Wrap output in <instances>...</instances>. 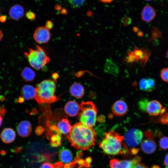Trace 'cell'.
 Listing matches in <instances>:
<instances>
[{
  "instance_id": "19",
  "label": "cell",
  "mask_w": 168,
  "mask_h": 168,
  "mask_svg": "<svg viewBox=\"0 0 168 168\" xmlns=\"http://www.w3.org/2000/svg\"><path fill=\"white\" fill-rule=\"evenodd\" d=\"M58 156L61 162L65 164L70 163L73 159V156L71 151L65 148H63L60 151Z\"/></svg>"
},
{
  "instance_id": "25",
  "label": "cell",
  "mask_w": 168,
  "mask_h": 168,
  "mask_svg": "<svg viewBox=\"0 0 168 168\" xmlns=\"http://www.w3.org/2000/svg\"><path fill=\"white\" fill-rule=\"evenodd\" d=\"M160 147L162 150L168 149V137H163L160 138L159 141Z\"/></svg>"
},
{
  "instance_id": "51",
  "label": "cell",
  "mask_w": 168,
  "mask_h": 168,
  "mask_svg": "<svg viewBox=\"0 0 168 168\" xmlns=\"http://www.w3.org/2000/svg\"><path fill=\"white\" fill-rule=\"evenodd\" d=\"M145 1H151L152 0H145Z\"/></svg>"
},
{
  "instance_id": "15",
  "label": "cell",
  "mask_w": 168,
  "mask_h": 168,
  "mask_svg": "<svg viewBox=\"0 0 168 168\" xmlns=\"http://www.w3.org/2000/svg\"><path fill=\"white\" fill-rule=\"evenodd\" d=\"M0 137L2 141L6 143H10L13 142L16 137L14 130L11 128H5L1 132Z\"/></svg>"
},
{
  "instance_id": "16",
  "label": "cell",
  "mask_w": 168,
  "mask_h": 168,
  "mask_svg": "<svg viewBox=\"0 0 168 168\" xmlns=\"http://www.w3.org/2000/svg\"><path fill=\"white\" fill-rule=\"evenodd\" d=\"M156 14L155 10L152 6L147 5L144 7L142 10L141 18L144 21L149 22L155 18Z\"/></svg>"
},
{
  "instance_id": "27",
  "label": "cell",
  "mask_w": 168,
  "mask_h": 168,
  "mask_svg": "<svg viewBox=\"0 0 168 168\" xmlns=\"http://www.w3.org/2000/svg\"><path fill=\"white\" fill-rule=\"evenodd\" d=\"M160 76L163 81L168 83V68H163L161 70Z\"/></svg>"
},
{
  "instance_id": "22",
  "label": "cell",
  "mask_w": 168,
  "mask_h": 168,
  "mask_svg": "<svg viewBox=\"0 0 168 168\" xmlns=\"http://www.w3.org/2000/svg\"><path fill=\"white\" fill-rule=\"evenodd\" d=\"M105 72L113 75H116L118 72V68L111 59H107L104 66Z\"/></svg>"
},
{
  "instance_id": "50",
  "label": "cell",
  "mask_w": 168,
  "mask_h": 168,
  "mask_svg": "<svg viewBox=\"0 0 168 168\" xmlns=\"http://www.w3.org/2000/svg\"><path fill=\"white\" fill-rule=\"evenodd\" d=\"M166 58L168 59V49L167 50L166 54Z\"/></svg>"
},
{
  "instance_id": "11",
  "label": "cell",
  "mask_w": 168,
  "mask_h": 168,
  "mask_svg": "<svg viewBox=\"0 0 168 168\" xmlns=\"http://www.w3.org/2000/svg\"><path fill=\"white\" fill-rule=\"evenodd\" d=\"M128 110V106L124 100H119L113 105L112 110L113 113L117 116H122L125 114Z\"/></svg>"
},
{
  "instance_id": "23",
  "label": "cell",
  "mask_w": 168,
  "mask_h": 168,
  "mask_svg": "<svg viewBox=\"0 0 168 168\" xmlns=\"http://www.w3.org/2000/svg\"><path fill=\"white\" fill-rule=\"evenodd\" d=\"M61 133L58 131L57 134L52 136L51 138L50 145L54 147H57L60 145L61 143Z\"/></svg>"
},
{
  "instance_id": "21",
  "label": "cell",
  "mask_w": 168,
  "mask_h": 168,
  "mask_svg": "<svg viewBox=\"0 0 168 168\" xmlns=\"http://www.w3.org/2000/svg\"><path fill=\"white\" fill-rule=\"evenodd\" d=\"M22 78L27 82L33 81L35 77V72L29 67H26L22 70L21 72Z\"/></svg>"
},
{
  "instance_id": "3",
  "label": "cell",
  "mask_w": 168,
  "mask_h": 168,
  "mask_svg": "<svg viewBox=\"0 0 168 168\" xmlns=\"http://www.w3.org/2000/svg\"><path fill=\"white\" fill-rule=\"evenodd\" d=\"M56 86L54 81L44 80L36 85L34 98L40 104L54 102L58 100L55 92Z\"/></svg>"
},
{
  "instance_id": "35",
  "label": "cell",
  "mask_w": 168,
  "mask_h": 168,
  "mask_svg": "<svg viewBox=\"0 0 168 168\" xmlns=\"http://www.w3.org/2000/svg\"><path fill=\"white\" fill-rule=\"evenodd\" d=\"M40 168H55L54 165L48 163H44Z\"/></svg>"
},
{
  "instance_id": "33",
  "label": "cell",
  "mask_w": 168,
  "mask_h": 168,
  "mask_svg": "<svg viewBox=\"0 0 168 168\" xmlns=\"http://www.w3.org/2000/svg\"><path fill=\"white\" fill-rule=\"evenodd\" d=\"M144 135L145 136L148 138L153 139L154 138V136L152 132L150 130H147L146 131Z\"/></svg>"
},
{
  "instance_id": "8",
  "label": "cell",
  "mask_w": 168,
  "mask_h": 168,
  "mask_svg": "<svg viewBox=\"0 0 168 168\" xmlns=\"http://www.w3.org/2000/svg\"><path fill=\"white\" fill-rule=\"evenodd\" d=\"M33 37L37 43L43 44L47 43L49 41L51 34L49 30L45 26H40L35 30Z\"/></svg>"
},
{
  "instance_id": "32",
  "label": "cell",
  "mask_w": 168,
  "mask_h": 168,
  "mask_svg": "<svg viewBox=\"0 0 168 168\" xmlns=\"http://www.w3.org/2000/svg\"><path fill=\"white\" fill-rule=\"evenodd\" d=\"M152 35L154 38H160L161 37V32L156 28H153Z\"/></svg>"
},
{
  "instance_id": "26",
  "label": "cell",
  "mask_w": 168,
  "mask_h": 168,
  "mask_svg": "<svg viewBox=\"0 0 168 168\" xmlns=\"http://www.w3.org/2000/svg\"><path fill=\"white\" fill-rule=\"evenodd\" d=\"M139 86L141 90L150 92L147 84V79L145 78L141 79L139 82Z\"/></svg>"
},
{
  "instance_id": "10",
  "label": "cell",
  "mask_w": 168,
  "mask_h": 168,
  "mask_svg": "<svg viewBox=\"0 0 168 168\" xmlns=\"http://www.w3.org/2000/svg\"><path fill=\"white\" fill-rule=\"evenodd\" d=\"M32 126L31 123L27 120H23L20 122L17 127V131L18 135L22 137L28 136L31 133Z\"/></svg>"
},
{
  "instance_id": "18",
  "label": "cell",
  "mask_w": 168,
  "mask_h": 168,
  "mask_svg": "<svg viewBox=\"0 0 168 168\" xmlns=\"http://www.w3.org/2000/svg\"><path fill=\"white\" fill-rule=\"evenodd\" d=\"M70 92L73 96L77 99H81L84 94V88L81 84L74 83L70 87Z\"/></svg>"
},
{
  "instance_id": "34",
  "label": "cell",
  "mask_w": 168,
  "mask_h": 168,
  "mask_svg": "<svg viewBox=\"0 0 168 168\" xmlns=\"http://www.w3.org/2000/svg\"><path fill=\"white\" fill-rule=\"evenodd\" d=\"M53 26V22L50 20H48L45 23V27L49 30L52 29Z\"/></svg>"
},
{
  "instance_id": "31",
  "label": "cell",
  "mask_w": 168,
  "mask_h": 168,
  "mask_svg": "<svg viewBox=\"0 0 168 168\" xmlns=\"http://www.w3.org/2000/svg\"><path fill=\"white\" fill-rule=\"evenodd\" d=\"M25 16L26 18L30 21H34L36 19V16L35 13L33 12L29 11L26 13Z\"/></svg>"
},
{
  "instance_id": "43",
  "label": "cell",
  "mask_w": 168,
  "mask_h": 168,
  "mask_svg": "<svg viewBox=\"0 0 168 168\" xmlns=\"http://www.w3.org/2000/svg\"><path fill=\"white\" fill-rule=\"evenodd\" d=\"M103 3H110L113 1L114 0H99Z\"/></svg>"
},
{
  "instance_id": "41",
  "label": "cell",
  "mask_w": 168,
  "mask_h": 168,
  "mask_svg": "<svg viewBox=\"0 0 168 168\" xmlns=\"http://www.w3.org/2000/svg\"><path fill=\"white\" fill-rule=\"evenodd\" d=\"M7 16L5 15H2L0 16V21L2 22H5L7 19Z\"/></svg>"
},
{
  "instance_id": "24",
  "label": "cell",
  "mask_w": 168,
  "mask_h": 168,
  "mask_svg": "<svg viewBox=\"0 0 168 168\" xmlns=\"http://www.w3.org/2000/svg\"><path fill=\"white\" fill-rule=\"evenodd\" d=\"M68 1L72 7L77 8L82 6L86 0H68Z\"/></svg>"
},
{
  "instance_id": "29",
  "label": "cell",
  "mask_w": 168,
  "mask_h": 168,
  "mask_svg": "<svg viewBox=\"0 0 168 168\" xmlns=\"http://www.w3.org/2000/svg\"><path fill=\"white\" fill-rule=\"evenodd\" d=\"M147 82L150 92L153 91L156 87L155 82L154 79L149 78L147 79Z\"/></svg>"
},
{
  "instance_id": "36",
  "label": "cell",
  "mask_w": 168,
  "mask_h": 168,
  "mask_svg": "<svg viewBox=\"0 0 168 168\" xmlns=\"http://www.w3.org/2000/svg\"><path fill=\"white\" fill-rule=\"evenodd\" d=\"M43 129L40 126L37 127L35 130V133L38 135H39L42 133L43 132Z\"/></svg>"
},
{
  "instance_id": "20",
  "label": "cell",
  "mask_w": 168,
  "mask_h": 168,
  "mask_svg": "<svg viewBox=\"0 0 168 168\" xmlns=\"http://www.w3.org/2000/svg\"><path fill=\"white\" fill-rule=\"evenodd\" d=\"M56 127L58 131L64 134H68L72 128L69 120L67 119H62L58 122Z\"/></svg>"
},
{
  "instance_id": "7",
  "label": "cell",
  "mask_w": 168,
  "mask_h": 168,
  "mask_svg": "<svg viewBox=\"0 0 168 168\" xmlns=\"http://www.w3.org/2000/svg\"><path fill=\"white\" fill-rule=\"evenodd\" d=\"M140 156H136L131 160H119L114 159L110 161V168H133L137 164L140 162Z\"/></svg>"
},
{
  "instance_id": "28",
  "label": "cell",
  "mask_w": 168,
  "mask_h": 168,
  "mask_svg": "<svg viewBox=\"0 0 168 168\" xmlns=\"http://www.w3.org/2000/svg\"><path fill=\"white\" fill-rule=\"evenodd\" d=\"M149 102L147 99H143L139 101L138 105L139 109L142 111L146 112V108Z\"/></svg>"
},
{
  "instance_id": "17",
  "label": "cell",
  "mask_w": 168,
  "mask_h": 168,
  "mask_svg": "<svg viewBox=\"0 0 168 168\" xmlns=\"http://www.w3.org/2000/svg\"><path fill=\"white\" fill-rule=\"evenodd\" d=\"M21 95L24 99L26 100L34 98L36 93L35 88L29 85H26L22 88Z\"/></svg>"
},
{
  "instance_id": "1",
  "label": "cell",
  "mask_w": 168,
  "mask_h": 168,
  "mask_svg": "<svg viewBox=\"0 0 168 168\" xmlns=\"http://www.w3.org/2000/svg\"><path fill=\"white\" fill-rule=\"evenodd\" d=\"M68 138L75 148L87 150L94 146L96 133L92 128L86 126L79 122L72 127Z\"/></svg>"
},
{
  "instance_id": "38",
  "label": "cell",
  "mask_w": 168,
  "mask_h": 168,
  "mask_svg": "<svg viewBox=\"0 0 168 168\" xmlns=\"http://www.w3.org/2000/svg\"><path fill=\"white\" fill-rule=\"evenodd\" d=\"M164 164L167 168H168V153H167L165 156Z\"/></svg>"
},
{
  "instance_id": "45",
  "label": "cell",
  "mask_w": 168,
  "mask_h": 168,
  "mask_svg": "<svg viewBox=\"0 0 168 168\" xmlns=\"http://www.w3.org/2000/svg\"><path fill=\"white\" fill-rule=\"evenodd\" d=\"M61 13L63 14H66L67 13V11L66 9H63L61 11Z\"/></svg>"
},
{
  "instance_id": "6",
  "label": "cell",
  "mask_w": 168,
  "mask_h": 168,
  "mask_svg": "<svg viewBox=\"0 0 168 168\" xmlns=\"http://www.w3.org/2000/svg\"><path fill=\"white\" fill-rule=\"evenodd\" d=\"M124 137V144L128 148H137L142 141L143 134L140 130L133 128L126 132Z\"/></svg>"
},
{
  "instance_id": "46",
  "label": "cell",
  "mask_w": 168,
  "mask_h": 168,
  "mask_svg": "<svg viewBox=\"0 0 168 168\" xmlns=\"http://www.w3.org/2000/svg\"><path fill=\"white\" fill-rule=\"evenodd\" d=\"M3 36V33L2 31L0 29V41L2 39Z\"/></svg>"
},
{
  "instance_id": "9",
  "label": "cell",
  "mask_w": 168,
  "mask_h": 168,
  "mask_svg": "<svg viewBox=\"0 0 168 168\" xmlns=\"http://www.w3.org/2000/svg\"><path fill=\"white\" fill-rule=\"evenodd\" d=\"M64 109L67 115L74 117L78 114L80 112V105L75 101L70 100L65 104Z\"/></svg>"
},
{
  "instance_id": "39",
  "label": "cell",
  "mask_w": 168,
  "mask_h": 168,
  "mask_svg": "<svg viewBox=\"0 0 168 168\" xmlns=\"http://www.w3.org/2000/svg\"><path fill=\"white\" fill-rule=\"evenodd\" d=\"M54 165L55 168H61L63 166V164L61 162L56 163Z\"/></svg>"
},
{
  "instance_id": "13",
  "label": "cell",
  "mask_w": 168,
  "mask_h": 168,
  "mask_svg": "<svg viewBox=\"0 0 168 168\" xmlns=\"http://www.w3.org/2000/svg\"><path fill=\"white\" fill-rule=\"evenodd\" d=\"M24 13L23 7L20 4H16L11 7L9 10V14L11 18L17 21L24 16Z\"/></svg>"
},
{
  "instance_id": "14",
  "label": "cell",
  "mask_w": 168,
  "mask_h": 168,
  "mask_svg": "<svg viewBox=\"0 0 168 168\" xmlns=\"http://www.w3.org/2000/svg\"><path fill=\"white\" fill-rule=\"evenodd\" d=\"M141 148L142 151L147 154L154 153L156 149V145L152 139L148 138L142 141Z\"/></svg>"
},
{
  "instance_id": "30",
  "label": "cell",
  "mask_w": 168,
  "mask_h": 168,
  "mask_svg": "<svg viewBox=\"0 0 168 168\" xmlns=\"http://www.w3.org/2000/svg\"><path fill=\"white\" fill-rule=\"evenodd\" d=\"M161 115L160 121L163 124L168 125V112Z\"/></svg>"
},
{
  "instance_id": "5",
  "label": "cell",
  "mask_w": 168,
  "mask_h": 168,
  "mask_svg": "<svg viewBox=\"0 0 168 168\" xmlns=\"http://www.w3.org/2000/svg\"><path fill=\"white\" fill-rule=\"evenodd\" d=\"M78 114L80 122L83 125L92 128L96 124L97 110L95 105L91 101L84 102L80 105Z\"/></svg>"
},
{
  "instance_id": "12",
  "label": "cell",
  "mask_w": 168,
  "mask_h": 168,
  "mask_svg": "<svg viewBox=\"0 0 168 168\" xmlns=\"http://www.w3.org/2000/svg\"><path fill=\"white\" fill-rule=\"evenodd\" d=\"M162 108V105L159 101L156 100H152L149 101L146 111L151 115L156 116L161 113Z\"/></svg>"
},
{
  "instance_id": "47",
  "label": "cell",
  "mask_w": 168,
  "mask_h": 168,
  "mask_svg": "<svg viewBox=\"0 0 168 168\" xmlns=\"http://www.w3.org/2000/svg\"><path fill=\"white\" fill-rule=\"evenodd\" d=\"M151 168H161V167L158 165H154L152 166Z\"/></svg>"
},
{
  "instance_id": "49",
  "label": "cell",
  "mask_w": 168,
  "mask_h": 168,
  "mask_svg": "<svg viewBox=\"0 0 168 168\" xmlns=\"http://www.w3.org/2000/svg\"><path fill=\"white\" fill-rule=\"evenodd\" d=\"M55 8L58 10H60L61 8V7L58 5H57L55 6Z\"/></svg>"
},
{
  "instance_id": "2",
  "label": "cell",
  "mask_w": 168,
  "mask_h": 168,
  "mask_svg": "<svg viewBox=\"0 0 168 168\" xmlns=\"http://www.w3.org/2000/svg\"><path fill=\"white\" fill-rule=\"evenodd\" d=\"M123 136L112 130L105 133L104 138L100 142L99 146L105 154L111 155L122 154L129 150L124 143Z\"/></svg>"
},
{
  "instance_id": "40",
  "label": "cell",
  "mask_w": 168,
  "mask_h": 168,
  "mask_svg": "<svg viewBox=\"0 0 168 168\" xmlns=\"http://www.w3.org/2000/svg\"><path fill=\"white\" fill-rule=\"evenodd\" d=\"M155 134L156 137H160L162 135V133L159 130H157L155 131Z\"/></svg>"
},
{
  "instance_id": "48",
  "label": "cell",
  "mask_w": 168,
  "mask_h": 168,
  "mask_svg": "<svg viewBox=\"0 0 168 168\" xmlns=\"http://www.w3.org/2000/svg\"><path fill=\"white\" fill-rule=\"evenodd\" d=\"M2 118L1 115H0V127L2 124Z\"/></svg>"
},
{
  "instance_id": "4",
  "label": "cell",
  "mask_w": 168,
  "mask_h": 168,
  "mask_svg": "<svg viewBox=\"0 0 168 168\" xmlns=\"http://www.w3.org/2000/svg\"><path fill=\"white\" fill-rule=\"evenodd\" d=\"M24 54L30 65L36 70L42 68L50 61L44 50L38 45L36 46L35 49H29Z\"/></svg>"
},
{
  "instance_id": "42",
  "label": "cell",
  "mask_w": 168,
  "mask_h": 168,
  "mask_svg": "<svg viewBox=\"0 0 168 168\" xmlns=\"http://www.w3.org/2000/svg\"><path fill=\"white\" fill-rule=\"evenodd\" d=\"M58 77V75L57 73H54L52 74V77L54 80V81L56 80Z\"/></svg>"
},
{
  "instance_id": "44",
  "label": "cell",
  "mask_w": 168,
  "mask_h": 168,
  "mask_svg": "<svg viewBox=\"0 0 168 168\" xmlns=\"http://www.w3.org/2000/svg\"><path fill=\"white\" fill-rule=\"evenodd\" d=\"M5 111L6 110L4 108L0 106V115H1V114H5Z\"/></svg>"
},
{
  "instance_id": "37",
  "label": "cell",
  "mask_w": 168,
  "mask_h": 168,
  "mask_svg": "<svg viewBox=\"0 0 168 168\" xmlns=\"http://www.w3.org/2000/svg\"><path fill=\"white\" fill-rule=\"evenodd\" d=\"M133 168H148L145 165L142 163H140V162L136 164L133 166Z\"/></svg>"
}]
</instances>
